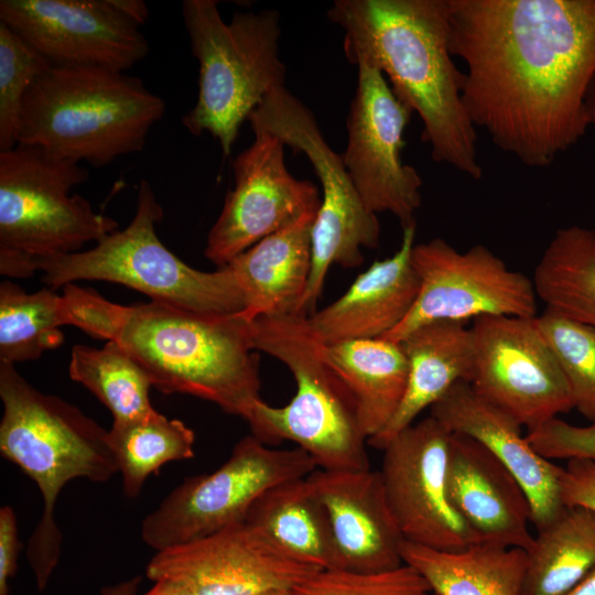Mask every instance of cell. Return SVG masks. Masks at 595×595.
Returning a JSON list of instances; mask_svg holds the SVG:
<instances>
[{"label": "cell", "instance_id": "9a60e30c", "mask_svg": "<svg viewBox=\"0 0 595 595\" xmlns=\"http://www.w3.org/2000/svg\"><path fill=\"white\" fill-rule=\"evenodd\" d=\"M356 65L343 161L366 207L375 214H393L405 228L415 224L422 202V178L401 158L413 112L397 98L380 69L363 61Z\"/></svg>", "mask_w": 595, "mask_h": 595}, {"label": "cell", "instance_id": "836d02e7", "mask_svg": "<svg viewBox=\"0 0 595 595\" xmlns=\"http://www.w3.org/2000/svg\"><path fill=\"white\" fill-rule=\"evenodd\" d=\"M52 65L0 21V151L18 144L23 99L36 78Z\"/></svg>", "mask_w": 595, "mask_h": 595}, {"label": "cell", "instance_id": "52a82bcc", "mask_svg": "<svg viewBox=\"0 0 595 595\" xmlns=\"http://www.w3.org/2000/svg\"><path fill=\"white\" fill-rule=\"evenodd\" d=\"M182 12L199 68L197 99L182 123L193 136L209 132L227 158L242 122L284 86L280 13L238 11L225 22L215 0H185Z\"/></svg>", "mask_w": 595, "mask_h": 595}, {"label": "cell", "instance_id": "1f68e13d", "mask_svg": "<svg viewBox=\"0 0 595 595\" xmlns=\"http://www.w3.org/2000/svg\"><path fill=\"white\" fill-rule=\"evenodd\" d=\"M62 295L44 288L25 292L10 280L0 284V361L15 365L40 358L64 342Z\"/></svg>", "mask_w": 595, "mask_h": 595}, {"label": "cell", "instance_id": "60d3db41", "mask_svg": "<svg viewBox=\"0 0 595 595\" xmlns=\"http://www.w3.org/2000/svg\"><path fill=\"white\" fill-rule=\"evenodd\" d=\"M140 584L141 576H133L113 585L104 587L99 595H137Z\"/></svg>", "mask_w": 595, "mask_h": 595}, {"label": "cell", "instance_id": "8d00e7d4", "mask_svg": "<svg viewBox=\"0 0 595 595\" xmlns=\"http://www.w3.org/2000/svg\"><path fill=\"white\" fill-rule=\"evenodd\" d=\"M562 499L566 507L582 506L595 511V462L570 459L561 478Z\"/></svg>", "mask_w": 595, "mask_h": 595}, {"label": "cell", "instance_id": "cb8c5ba5", "mask_svg": "<svg viewBox=\"0 0 595 595\" xmlns=\"http://www.w3.org/2000/svg\"><path fill=\"white\" fill-rule=\"evenodd\" d=\"M399 343L408 359V382L392 420L368 441V445L381 451L455 383L469 382L473 372V336L465 323L430 322L413 329Z\"/></svg>", "mask_w": 595, "mask_h": 595}, {"label": "cell", "instance_id": "ac0fdd59", "mask_svg": "<svg viewBox=\"0 0 595 595\" xmlns=\"http://www.w3.org/2000/svg\"><path fill=\"white\" fill-rule=\"evenodd\" d=\"M0 21L53 66L126 72L149 51L140 25L115 0H1Z\"/></svg>", "mask_w": 595, "mask_h": 595}, {"label": "cell", "instance_id": "d6986e66", "mask_svg": "<svg viewBox=\"0 0 595 595\" xmlns=\"http://www.w3.org/2000/svg\"><path fill=\"white\" fill-rule=\"evenodd\" d=\"M431 416L452 433L467 435L490 451L523 488L537 531L565 509L563 468L540 455L522 434V425L480 397L467 381L455 383L431 408Z\"/></svg>", "mask_w": 595, "mask_h": 595}, {"label": "cell", "instance_id": "b9f144b4", "mask_svg": "<svg viewBox=\"0 0 595 595\" xmlns=\"http://www.w3.org/2000/svg\"><path fill=\"white\" fill-rule=\"evenodd\" d=\"M563 595H595V569Z\"/></svg>", "mask_w": 595, "mask_h": 595}, {"label": "cell", "instance_id": "74e56055", "mask_svg": "<svg viewBox=\"0 0 595 595\" xmlns=\"http://www.w3.org/2000/svg\"><path fill=\"white\" fill-rule=\"evenodd\" d=\"M21 543L12 507L0 509V595H9V582L18 569Z\"/></svg>", "mask_w": 595, "mask_h": 595}, {"label": "cell", "instance_id": "8992f818", "mask_svg": "<svg viewBox=\"0 0 595 595\" xmlns=\"http://www.w3.org/2000/svg\"><path fill=\"white\" fill-rule=\"evenodd\" d=\"M250 332L255 350L283 363L296 385L283 407L255 402L245 419L251 435L267 445L291 441L321 469H369L368 439L355 399L327 361L309 316H261L250 322Z\"/></svg>", "mask_w": 595, "mask_h": 595}, {"label": "cell", "instance_id": "7402d4cb", "mask_svg": "<svg viewBox=\"0 0 595 595\" xmlns=\"http://www.w3.org/2000/svg\"><path fill=\"white\" fill-rule=\"evenodd\" d=\"M414 238L415 224L403 228L392 257L375 261L339 299L309 316L322 343L380 338L404 320L420 291L411 262Z\"/></svg>", "mask_w": 595, "mask_h": 595}, {"label": "cell", "instance_id": "5b68a950", "mask_svg": "<svg viewBox=\"0 0 595 595\" xmlns=\"http://www.w3.org/2000/svg\"><path fill=\"white\" fill-rule=\"evenodd\" d=\"M164 112V100L126 72L52 65L23 99L18 144L102 167L142 151Z\"/></svg>", "mask_w": 595, "mask_h": 595}, {"label": "cell", "instance_id": "d4e9b609", "mask_svg": "<svg viewBox=\"0 0 595 595\" xmlns=\"http://www.w3.org/2000/svg\"><path fill=\"white\" fill-rule=\"evenodd\" d=\"M401 554L434 595H527V552L520 548L479 542L446 552L404 542Z\"/></svg>", "mask_w": 595, "mask_h": 595}, {"label": "cell", "instance_id": "2e32d148", "mask_svg": "<svg viewBox=\"0 0 595 595\" xmlns=\"http://www.w3.org/2000/svg\"><path fill=\"white\" fill-rule=\"evenodd\" d=\"M253 134L232 162L234 187L207 234L204 255L218 268L321 206L318 187L289 172L283 141L263 130Z\"/></svg>", "mask_w": 595, "mask_h": 595}, {"label": "cell", "instance_id": "8fae6325", "mask_svg": "<svg viewBox=\"0 0 595 595\" xmlns=\"http://www.w3.org/2000/svg\"><path fill=\"white\" fill-rule=\"evenodd\" d=\"M317 468L302 448H272L253 435L240 439L228 459L209 474L186 477L148 513L142 541L155 552L195 541L245 522L270 488Z\"/></svg>", "mask_w": 595, "mask_h": 595}, {"label": "cell", "instance_id": "3957f363", "mask_svg": "<svg viewBox=\"0 0 595 595\" xmlns=\"http://www.w3.org/2000/svg\"><path fill=\"white\" fill-rule=\"evenodd\" d=\"M327 17L345 31L346 58L380 69L397 98L418 113L432 159L480 180L464 73L448 47L446 0H336Z\"/></svg>", "mask_w": 595, "mask_h": 595}, {"label": "cell", "instance_id": "9c48e42d", "mask_svg": "<svg viewBox=\"0 0 595 595\" xmlns=\"http://www.w3.org/2000/svg\"><path fill=\"white\" fill-rule=\"evenodd\" d=\"M163 209L148 181L138 186L129 225L85 251L39 259L42 282L57 288L79 280L108 281L134 289L151 301L184 310L230 315L245 310V298L228 266L202 271L187 266L156 235Z\"/></svg>", "mask_w": 595, "mask_h": 595}, {"label": "cell", "instance_id": "4fadbf2b", "mask_svg": "<svg viewBox=\"0 0 595 595\" xmlns=\"http://www.w3.org/2000/svg\"><path fill=\"white\" fill-rule=\"evenodd\" d=\"M470 387L529 430L574 408L536 316L486 315L470 326Z\"/></svg>", "mask_w": 595, "mask_h": 595}, {"label": "cell", "instance_id": "4316f807", "mask_svg": "<svg viewBox=\"0 0 595 595\" xmlns=\"http://www.w3.org/2000/svg\"><path fill=\"white\" fill-rule=\"evenodd\" d=\"M245 521L309 565L340 569L326 509L306 477L267 490L251 506Z\"/></svg>", "mask_w": 595, "mask_h": 595}, {"label": "cell", "instance_id": "e575fe53", "mask_svg": "<svg viewBox=\"0 0 595 595\" xmlns=\"http://www.w3.org/2000/svg\"><path fill=\"white\" fill-rule=\"evenodd\" d=\"M295 589L299 595H433L425 580L404 563L376 573L320 570Z\"/></svg>", "mask_w": 595, "mask_h": 595}, {"label": "cell", "instance_id": "83f0119b", "mask_svg": "<svg viewBox=\"0 0 595 595\" xmlns=\"http://www.w3.org/2000/svg\"><path fill=\"white\" fill-rule=\"evenodd\" d=\"M527 552V595H563L595 569V511L565 507Z\"/></svg>", "mask_w": 595, "mask_h": 595}, {"label": "cell", "instance_id": "7bdbcfd3", "mask_svg": "<svg viewBox=\"0 0 595 595\" xmlns=\"http://www.w3.org/2000/svg\"><path fill=\"white\" fill-rule=\"evenodd\" d=\"M586 108L591 125H595V79L586 96Z\"/></svg>", "mask_w": 595, "mask_h": 595}, {"label": "cell", "instance_id": "f1b7e54d", "mask_svg": "<svg viewBox=\"0 0 595 595\" xmlns=\"http://www.w3.org/2000/svg\"><path fill=\"white\" fill-rule=\"evenodd\" d=\"M538 299L547 307L595 328V231L560 228L533 274Z\"/></svg>", "mask_w": 595, "mask_h": 595}, {"label": "cell", "instance_id": "ee69618b", "mask_svg": "<svg viewBox=\"0 0 595 595\" xmlns=\"http://www.w3.org/2000/svg\"><path fill=\"white\" fill-rule=\"evenodd\" d=\"M255 595H299L294 588H272Z\"/></svg>", "mask_w": 595, "mask_h": 595}, {"label": "cell", "instance_id": "5bb4252c", "mask_svg": "<svg viewBox=\"0 0 595 595\" xmlns=\"http://www.w3.org/2000/svg\"><path fill=\"white\" fill-rule=\"evenodd\" d=\"M451 437L452 432L431 415L413 423L385 446L378 472L404 541L458 552L482 541L450 499Z\"/></svg>", "mask_w": 595, "mask_h": 595}, {"label": "cell", "instance_id": "7a4b0ae2", "mask_svg": "<svg viewBox=\"0 0 595 595\" xmlns=\"http://www.w3.org/2000/svg\"><path fill=\"white\" fill-rule=\"evenodd\" d=\"M66 325L120 345L165 394L193 396L244 420L260 397L250 322L150 301L117 304L97 292L63 286Z\"/></svg>", "mask_w": 595, "mask_h": 595}, {"label": "cell", "instance_id": "e0dca14e", "mask_svg": "<svg viewBox=\"0 0 595 595\" xmlns=\"http://www.w3.org/2000/svg\"><path fill=\"white\" fill-rule=\"evenodd\" d=\"M317 571L246 521L158 551L145 567L153 582L173 580L194 595H255L294 588Z\"/></svg>", "mask_w": 595, "mask_h": 595}, {"label": "cell", "instance_id": "f546056e", "mask_svg": "<svg viewBox=\"0 0 595 595\" xmlns=\"http://www.w3.org/2000/svg\"><path fill=\"white\" fill-rule=\"evenodd\" d=\"M108 434L128 498H137L147 479L166 463L195 455L193 430L156 410L142 418L113 421Z\"/></svg>", "mask_w": 595, "mask_h": 595}, {"label": "cell", "instance_id": "7c38bea8", "mask_svg": "<svg viewBox=\"0 0 595 595\" xmlns=\"http://www.w3.org/2000/svg\"><path fill=\"white\" fill-rule=\"evenodd\" d=\"M412 266L420 279L418 298L404 320L380 338L399 343L434 321L465 323L486 315L537 316L533 280L510 270L484 245L458 251L442 238L414 244Z\"/></svg>", "mask_w": 595, "mask_h": 595}, {"label": "cell", "instance_id": "44dd1931", "mask_svg": "<svg viewBox=\"0 0 595 595\" xmlns=\"http://www.w3.org/2000/svg\"><path fill=\"white\" fill-rule=\"evenodd\" d=\"M450 499L482 542L528 550L533 541L529 499L508 468L483 444L452 433Z\"/></svg>", "mask_w": 595, "mask_h": 595}, {"label": "cell", "instance_id": "ba28073f", "mask_svg": "<svg viewBox=\"0 0 595 595\" xmlns=\"http://www.w3.org/2000/svg\"><path fill=\"white\" fill-rule=\"evenodd\" d=\"M89 176L79 162L42 148L17 144L0 151V273L11 279L35 274L39 259L77 252L118 229L96 213L74 186Z\"/></svg>", "mask_w": 595, "mask_h": 595}, {"label": "cell", "instance_id": "ffe728a7", "mask_svg": "<svg viewBox=\"0 0 595 595\" xmlns=\"http://www.w3.org/2000/svg\"><path fill=\"white\" fill-rule=\"evenodd\" d=\"M326 509L340 569L376 573L403 564L405 542L387 502L378 470H326L306 476Z\"/></svg>", "mask_w": 595, "mask_h": 595}, {"label": "cell", "instance_id": "ab89813d", "mask_svg": "<svg viewBox=\"0 0 595 595\" xmlns=\"http://www.w3.org/2000/svg\"><path fill=\"white\" fill-rule=\"evenodd\" d=\"M143 595H194L185 585L180 582L162 578L154 582V585Z\"/></svg>", "mask_w": 595, "mask_h": 595}, {"label": "cell", "instance_id": "30bf717a", "mask_svg": "<svg viewBox=\"0 0 595 595\" xmlns=\"http://www.w3.org/2000/svg\"><path fill=\"white\" fill-rule=\"evenodd\" d=\"M251 130L271 132L314 169L323 198L312 228V268L303 309L314 311L333 264L355 268L363 248L379 245L380 224L359 196L343 161L326 142L313 112L284 86L273 89L248 117Z\"/></svg>", "mask_w": 595, "mask_h": 595}, {"label": "cell", "instance_id": "d590c367", "mask_svg": "<svg viewBox=\"0 0 595 595\" xmlns=\"http://www.w3.org/2000/svg\"><path fill=\"white\" fill-rule=\"evenodd\" d=\"M533 448L548 459H588L595 462V423L570 424L553 418L529 430L526 435Z\"/></svg>", "mask_w": 595, "mask_h": 595}, {"label": "cell", "instance_id": "603a6c76", "mask_svg": "<svg viewBox=\"0 0 595 595\" xmlns=\"http://www.w3.org/2000/svg\"><path fill=\"white\" fill-rule=\"evenodd\" d=\"M316 214L304 215L267 236L227 264L245 298V310L239 315L247 322L269 315H306L303 304Z\"/></svg>", "mask_w": 595, "mask_h": 595}, {"label": "cell", "instance_id": "484cf974", "mask_svg": "<svg viewBox=\"0 0 595 595\" xmlns=\"http://www.w3.org/2000/svg\"><path fill=\"white\" fill-rule=\"evenodd\" d=\"M324 354L355 399L368 441L382 432L403 399L409 365L400 343L374 338L324 344Z\"/></svg>", "mask_w": 595, "mask_h": 595}, {"label": "cell", "instance_id": "4dcf8cb0", "mask_svg": "<svg viewBox=\"0 0 595 595\" xmlns=\"http://www.w3.org/2000/svg\"><path fill=\"white\" fill-rule=\"evenodd\" d=\"M68 374L107 407L113 421L142 418L155 410L149 397L152 387L149 377L115 342L109 340L100 348L75 345Z\"/></svg>", "mask_w": 595, "mask_h": 595}, {"label": "cell", "instance_id": "6da1fadb", "mask_svg": "<svg viewBox=\"0 0 595 595\" xmlns=\"http://www.w3.org/2000/svg\"><path fill=\"white\" fill-rule=\"evenodd\" d=\"M446 19L465 108L497 148L545 167L585 134L595 0H446Z\"/></svg>", "mask_w": 595, "mask_h": 595}, {"label": "cell", "instance_id": "f35d334b", "mask_svg": "<svg viewBox=\"0 0 595 595\" xmlns=\"http://www.w3.org/2000/svg\"><path fill=\"white\" fill-rule=\"evenodd\" d=\"M119 9L140 26L143 25L149 17L147 4L141 0H115Z\"/></svg>", "mask_w": 595, "mask_h": 595}, {"label": "cell", "instance_id": "d6a6232c", "mask_svg": "<svg viewBox=\"0 0 595 595\" xmlns=\"http://www.w3.org/2000/svg\"><path fill=\"white\" fill-rule=\"evenodd\" d=\"M536 320L567 382L574 408L595 423V328L550 307Z\"/></svg>", "mask_w": 595, "mask_h": 595}, {"label": "cell", "instance_id": "f6af8a7d", "mask_svg": "<svg viewBox=\"0 0 595 595\" xmlns=\"http://www.w3.org/2000/svg\"><path fill=\"white\" fill-rule=\"evenodd\" d=\"M434 595V594H433Z\"/></svg>", "mask_w": 595, "mask_h": 595}, {"label": "cell", "instance_id": "277c9868", "mask_svg": "<svg viewBox=\"0 0 595 595\" xmlns=\"http://www.w3.org/2000/svg\"><path fill=\"white\" fill-rule=\"evenodd\" d=\"M1 455L37 486L42 516L28 543L26 558L36 586L44 591L61 556L62 533L54 507L73 479L106 483L118 473L108 430L78 407L43 393L14 365L0 361Z\"/></svg>", "mask_w": 595, "mask_h": 595}]
</instances>
